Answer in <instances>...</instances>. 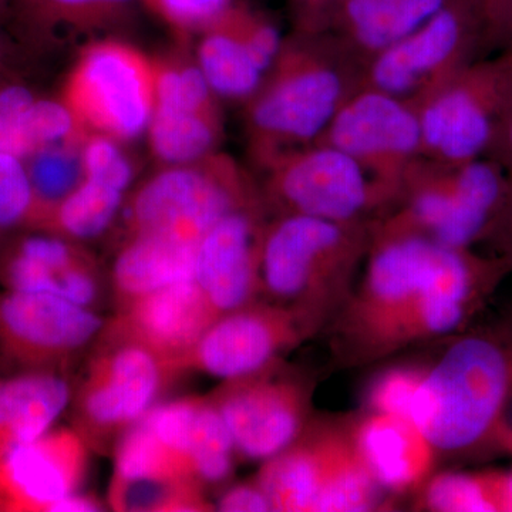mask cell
I'll return each mask as SVG.
<instances>
[{"label":"cell","instance_id":"1","mask_svg":"<svg viewBox=\"0 0 512 512\" xmlns=\"http://www.w3.org/2000/svg\"><path fill=\"white\" fill-rule=\"evenodd\" d=\"M362 279L333 318L343 366H363L417 343L456 336L510 264L413 231L373 224Z\"/></svg>","mask_w":512,"mask_h":512},{"label":"cell","instance_id":"2","mask_svg":"<svg viewBox=\"0 0 512 512\" xmlns=\"http://www.w3.org/2000/svg\"><path fill=\"white\" fill-rule=\"evenodd\" d=\"M363 63L336 37L303 30L285 40L264 83L245 103L249 156L259 170L318 144L342 104L359 89Z\"/></svg>","mask_w":512,"mask_h":512},{"label":"cell","instance_id":"3","mask_svg":"<svg viewBox=\"0 0 512 512\" xmlns=\"http://www.w3.org/2000/svg\"><path fill=\"white\" fill-rule=\"evenodd\" d=\"M511 392L512 336L495 330L457 333L427 366L410 419L439 456H467L495 447Z\"/></svg>","mask_w":512,"mask_h":512},{"label":"cell","instance_id":"4","mask_svg":"<svg viewBox=\"0 0 512 512\" xmlns=\"http://www.w3.org/2000/svg\"><path fill=\"white\" fill-rule=\"evenodd\" d=\"M372 231L373 224L275 215L262 239L259 299L296 313L318 333L355 288Z\"/></svg>","mask_w":512,"mask_h":512},{"label":"cell","instance_id":"5","mask_svg":"<svg viewBox=\"0 0 512 512\" xmlns=\"http://www.w3.org/2000/svg\"><path fill=\"white\" fill-rule=\"evenodd\" d=\"M511 192L510 178L491 158L446 165L421 157L386 221L447 247L471 248L491 237Z\"/></svg>","mask_w":512,"mask_h":512},{"label":"cell","instance_id":"6","mask_svg":"<svg viewBox=\"0 0 512 512\" xmlns=\"http://www.w3.org/2000/svg\"><path fill=\"white\" fill-rule=\"evenodd\" d=\"M256 483L281 512L375 511L382 500L349 423L312 421L295 443L264 461Z\"/></svg>","mask_w":512,"mask_h":512},{"label":"cell","instance_id":"7","mask_svg":"<svg viewBox=\"0 0 512 512\" xmlns=\"http://www.w3.org/2000/svg\"><path fill=\"white\" fill-rule=\"evenodd\" d=\"M262 198L275 215L376 224L396 207L400 191L359 161L326 144L295 151L264 171Z\"/></svg>","mask_w":512,"mask_h":512},{"label":"cell","instance_id":"8","mask_svg":"<svg viewBox=\"0 0 512 512\" xmlns=\"http://www.w3.org/2000/svg\"><path fill=\"white\" fill-rule=\"evenodd\" d=\"M261 197L231 157L212 153L150 178L128 205V228L131 235H171L200 244L222 217Z\"/></svg>","mask_w":512,"mask_h":512},{"label":"cell","instance_id":"9","mask_svg":"<svg viewBox=\"0 0 512 512\" xmlns=\"http://www.w3.org/2000/svg\"><path fill=\"white\" fill-rule=\"evenodd\" d=\"M512 94V49L473 60L417 101L423 157L446 165L487 156Z\"/></svg>","mask_w":512,"mask_h":512},{"label":"cell","instance_id":"10","mask_svg":"<svg viewBox=\"0 0 512 512\" xmlns=\"http://www.w3.org/2000/svg\"><path fill=\"white\" fill-rule=\"evenodd\" d=\"M63 103L89 133L134 140L153 117L154 62L126 43H93L80 53L67 77Z\"/></svg>","mask_w":512,"mask_h":512},{"label":"cell","instance_id":"11","mask_svg":"<svg viewBox=\"0 0 512 512\" xmlns=\"http://www.w3.org/2000/svg\"><path fill=\"white\" fill-rule=\"evenodd\" d=\"M487 29L471 0H453L429 22L365 64L359 87L417 103L476 60Z\"/></svg>","mask_w":512,"mask_h":512},{"label":"cell","instance_id":"12","mask_svg":"<svg viewBox=\"0 0 512 512\" xmlns=\"http://www.w3.org/2000/svg\"><path fill=\"white\" fill-rule=\"evenodd\" d=\"M313 380L284 362L222 384L211 402L221 413L237 456L252 461L275 457L312 423Z\"/></svg>","mask_w":512,"mask_h":512},{"label":"cell","instance_id":"13","mask_svg":"<svg viewBox=\"0 0 512 512\" xmlns=\"http://www.w3.org/2000/svg\"><path fill=\"white\" fill-rule=\"evenodd\" d=\"M319 144L349 154L402 194L404 177L423 157L417 104L359 87L330 121Z\"/></svg>","mask_w":512,"mask_h":512},{"label":"cell","instance_id":"14","mask_svg":"<svg viewBox=\"0 0 512 512\" xmlns=\"http://www.w3.org/2000/svg\"><path fill=\"white\" fill-rule=\"evenodd\" d=\"M116 340L90 367L76 397V416L87 439L103 441L130 429L154 407L170 366L116 330Z\"/></svg>","mask_w":512,"mask_h":512},{"label":"cell","instance_id":"15","mask_svg":"<svg viewBox=\"0 0 512 512\" xmlns=\"http://www.w3.org/2000/svg\"><path fill=\"white\" fill-rule=\"evenodd\" d=\"M93 309L55 293L0 291V357L28 370H50L103 336Z\"/></svg>","mask_w":512,"mask_h":512},{"label":"cell","instance_id":"16","mask_svg":"<svg viewBox=\"0 0 512 512\" xmlns=\"http://www.w3.org/2000/svg\"><path fill=\"white\" fill-rule=\"evenodd\" d=\"M315 335L296 313L258 299L215 320L185 359L183 369L194 367L224 382L242 379L282 362Z\"/></svg>","mask_w":512,"mask_h":512},{"label":"cell","instance_id":"17","mask_svg":"<svg viewBox=\"0 0 512 512\" xmlns=\"http://www.w3.org/2000/svg\"><path fill=\"white\" fill-rule=\"evenodd\" d=\"M266 211L264 198L248 202L222 217L198 244L194 279L218 318L259 299Z\"/></svg>","mask_w":512,"mask_h":512},{"label":"cell","instance_id":"18","mask_svg":"<svg viewBox=\"0 0 512 512\" xmlns=\"http://www.w3.org/2000/svg\"><path fill=\"white\" fill-rule=\"evenodd\" d=\"M217 319L200 285L195 279H188L121 309L116 330L153 350L171 369L180 370L198 340Z\"/></svg>","mask_w":512,"mask_h":512},{"label":"cell","instance_id":"19","mask_svg":"<svg viewBox=\"0 0 512 512\" xmlns=\"http://www.w3.org/2000/svg\"><path fill=\"white\" fill-rule=\"evenodd\" d=\"M349 427L357 453L387 495L417 493L433 476L439 453L410 417L365 410Z\"/></svg>","mask_w":512,"mask_h":512},{"label":"cell","instance_id":"20","mask_svg":"<svg viewBox=\"0 0 512 512\" xmlns=\"http://www.w3.org/2000/svg\"><path fill=\"white\" fill-rule=\"evenodd\" d=\"M43 232L5 249L0 256V284L6 289L55 293L93 309L100 301L101 279L89 256L70 239Z\"/></svg>","mask_w":512,"mask_h":512},{"label":"cell","instance_id":"21","mask_svg":"<svg viewBox=\"0 0 512 512\" xmlns=\"http://www.w3.org/2000/svg\"><path fill=\"white\" fill-rule=\"evenodd\" d=\"M86 467L82 437L72 431L45 434L9 448L0 457V487L19 507L50 511L76 493Z\"/></svg>","mask_w":512,"mask_h":512},{"label":"cell","instance_id":"22","mask_svg":"<svg viewBox=\"0 0 512 512\" xmlns=\"http://www.w3.org/2000/svg\"><path fill=\"white\" fill-rule=\"evenodd\" d=\"M453 0H342L330 35L356 59H370L412 35Z\"/></svg>","mask_w":512,"mask_h":512},{"label":"cell","instance_id":"23","mask_svg":"<svg viewBox=\"0 0 512 512\" xmlns=\"http://www.w3.org/2000/svg\"><path fill=\"white\" fill-rule=\"evenodd\" d=\"M198 244L160 234L130 235L111 269L121 309L177 282L194 279Z\"/></svg>","mask_w":512,"mask_h":512},{"label":"cell","instance_id":"24","mask_svg":"<svg viewBox=\"0 0 512 512\" xmlns=\"http://www.w3.org/2000/svg\"><path fill=\"white\" fill-rule=\"evenodd\" d=\"M72 397L70 383L53 370H28L0 382V457L45 436Z\"/></svg>","mask_w":512,"mask_h":512},{"label":"cell","instance_id":"25","mask_svg":"<svg viewBox=\"0 0 512 512\" xmlns=\"http://www.w3.org/2000/svg\"><path fill=\"white\" fill-rule=\"evenodd\" d=\"M197 62L212 92L225 100L248 103L265 80L242 35L238 9L204 30Z\"/></svg>","mask_w":512,"mask_h":512},{"label":"cell","instance_id":"26","mask_svg":"<svg viewBox=\"0 0 512 512\" xmlns=\"http://www.w3.org/2000/svg\"><path fill=\"white\" fill-rule=\"evenodd\" d=\"M148 134L158 160L170 167L194 163L210 156L221 143V113L154 109Z\"/></svg>","mask_w":512,"mask_h":512},{"label":"cell","instance_id":"27","mask_svg":"<svg viewBox=\"0 0 512 512\" xmlns=\"http://www.w3.org/2000/svg\"><path fill=\"white\" fill-rule=\"evenodd\" d=\"M123 200L124 191L119 188L84 178L83 183L60 202L37 229L70 241L100 237L116 220Z\"/></svg>","mask_w":512,"mask_h":512},{"label":"cell","instance_id":"28","mask_svg":"<svg viewBox=\"0 0 512 512\" xmlns=\"http://www.w3.org/2000/svg\"><path fill=\"white\" fill-rule=\"evenodd\" d=\"M82 146H55L43 148L33 154L28 165L35 204H33L30 228H39L60 202L84 180Z\"/></svg>","mask_w":512,"mask_h":512},{"label":"cell","instance_id":"29","mask_svg":"<svg viewBox=\"0 0 512 512\" xmlns=\"http://www.w3.org/2000/svg\"><path fill=\"white\" fill-rule=\"evenodd\" d=\"M140 480H195V477L188 464L171 453L138 420L124 433L117 448L113 481Z\"/></svg>","mask_w":512,"mask_h":512},{"label":"cell","instance_id":"30","mask_svg":"<svg viewBox=\"0 0 512 512\" xmlns=\"http://www.w3.org/2000/svg\"><path fill=\"white\" fill-rule=\"evenodd\" d=\"M188 457L200 484H222L232 476L237 451L227 424L211 400L198 404Z\"/></svg>","mask_w":512,"mask_h":512},{"label":"cell","instance_id":"31","mask_svg":"<svg viewBox=\"0 0 512 512\" xmlns=\"http://www.w3.org/2000/svg\"><path fill=\"white\" fill-rule=\"evenodd\" d=\"M416 507L433 512H498L493 473L444 471L420 488Z\"/></svg>","mask_w":512,"mask_h":512},{"label":"cell","instance_id":"32","mask_svg":"<svg viewBox=\"0 0 512 512\" xmlns=\"http://www.w3.org/2000/svg\"><path fill=\"white\" fill-rule=\"evenodd\" d=\"M111 505L120 511H205L195 480L113 481Z\"/></svg>","mask_w":512,"mask_h":512},{"label":"cell","instance_id":"33","mask_svg":"<svg viewBox=\"0 0 512 512\" xmlns=\"http://www.w3.org/2000/svg\"><path fill=\"white\" fill-rule=\"evenodd\" d=\"M133 0H16L29 28L52 30L101 28L126 10Z\"/></svg>","mask_w":512,"mask_h":512},{"label":"cell","instance_id":"34","mask_svg":"<svg viewBox=\"0 0 512 512\" xmlns=\"http://www.w3.org/2000/svg\"><path fill=\"white\" fill-rule=\"evenodd\" d=\"M156 104L154 109L215 111L220 110L197 63L183 55L154 62Z\"/></svg>","mask_w":512,"mask_h":512},{"label":"cell","instance_id":"35","mask_svg":"<svg viewBox=\"0 0 512 512\" xmlns=\"http://www.w3.org/2000/svg\"><path fill=\"white\" fill-rule=\"evenodd\" d=\"M33 204L28 165L18 156L0 153V244L16 229L29 225Z\"/></svg>","mask_w":512,"mask_h":512},{"label":"cell","instance_id":"36","mask_svg":"<svg viewBox=\"0 0 512 512\" xmlns=\"http://www.w3.org/2000/svg\"><path fill=\"white\" fill-rule=\"evenodd\" d=\"M427 365H396L379 373L366 392L367 412L410 417L413 397L426 375Z\"/></svg>","mask_w":512,"mask_h":512},{"label":"cell","instance_id":"37","mask_svg":"<svg viewBox=\"0 0 512 512\" xmlns=\"http://www.w3.org/2000/svg\"><path fill=\"white\" fill-rule=\"evenodd\" d=\"M84 178L109 184L126 192L133 178V168L116 140L103 134L89 133L82 143Z\"/></svg>","mask_w":512,"mask_h":512},{"label":"cell","instance_id":"38","mask_svg":"<svg viewBox=\"0 0 512 512\" xmlns=\"http://www.w3.org/2000/svg\"><path fill=\"white\" fill-rule=\"evenodd\" d=\"M168 25L192 32L214 25L231 9V0H144Z\"/></svg>","mask_w":512,"mask_h":512},{"label":"cell","instance_id":"39","mask_svg":"<svg viewBox=\"0 0 512 512\" xmlns=\"http://www.w3.org/2000/svg\"><path fill=\"white\" fill-rule=\"evenodd\" d=\"M218 511L266 512L274 511L265 491L255 484H241L228 488L217 503Z\"/></svg>","mask_w":512,"mask_h":512},{"label":"cell","instance_id":"40","mask_svg":"<svg viewBox=\"0 0 512 512\" xmlns=\"http://www.w3.org/2000/svg\"><path fill=\"white\" fill-rule=\"evenodd\" d=\"M485 157L491 158L503 167L512 185V94L495 130L493 144Z\"/></svg>","mask_w":512,"mask_h":512},{"label":"cell","instance_id":"41","mask_svg":"<svg viewBox=\"0 0 512 512\" xmlns=\"http://www.w3.org/2000/svg\"><path fill=\"white\" fill-rule=\"evenodd\" d=\"M491 237L497 241L501 258H504L512 268V192L510 201H508Z\"/></svg>","mask_w":512,"mask_h":512},{"label":"cell","instance_id":"42","mask_svg":"<svg viewBox=\"0 0 512 512\" xmlns=\"http://www.w3.org/2000/svg\"><path fill=\"white\" fill-rule=\"evenodd\" d=\"M491 473H493L498 512H512V470H491Z\"/></svg>","mask_w":512,"mask_h":512},{"label":"cell","instance_id":"43","mask_svg":"<svg viewBox=\"0 0 512 512\" xmlns=\"http://www.w3.org/2000/svg\"><path fill=\"white\" fill-rule=\"evenodd\" d=\"M476 5L481 18L484 20L490 40H495V29H497L498 18L503 9L504 0H471Z\"/></svg>","mask_w":512,"mask_h":512},{"label":"cell","instance_id":"44","mask_svg":"<svg viewBox=\"0 0 512 512\" xmlns=\"http://www.w3.org/2000/svg\"><path fill=\"white\" fill-rule=\"evenodd\" d=\"M100 504L93 498L76 493L67 495L59 503L53 505L52 510L56 512H93L100 511Z\"/></svg>","mask_w":512,"mask_h":512},{"label":"cell","instance_id":"45","mask_svg":"<svg viewBox=\"0 0 512 512\" xmlns=\"http://www.w3.org/2000/svg\"><path fill=\"white\" fill-rule=\"evenodd\" d=\"M495 40L504 43L505 49H512V0H504L495 29Z\"/></svg>","mask_w":512,"mask_h":512},{"label":"cell","instance_id":"46","mask_svg":"<svg viewBox=\"0 0 512 512\" xmlns=\"http://www.w3.org/2000/svg\"><path fill=\"white\" fill-rule=\"evenodd\" d=\"M6 50L5 46H3L2 37H0V69L3 67V60H5Z\"/></svg>","mask_w":512,"mask_h":512},{"label":"cell","instance_id":"47","mask_svg":"<svg viewBox=\"0 0 512 512\" xmlns=\"http://www.w3.org/2000/svg\"><path fill=\"white\" fill-rule=\"evenodd\" d=\"M299 2L305 3V5H320L325 0H299Z\"/></svg>","mask_w":512,"mask_h":512},{"label":"cell","instance_id":"48","mask_svg":"<svg viewBox=\"0 0 512 512\" xmlns=\"http://www.w3.org/2000/svg\"><path fill=\"white\" fill-rule=\"evenodd\" d=\"M9 2L10 0H0V12H2V9L5 8V6L8 5Z\"/></svg>","mask_w":512,"mask_h":512},{"label":"cell","instance_id":"49","mask_svg":"<svg viewBox=\"0 0 512 512\" xmlns=\"http://www.w3.org/2000/svg\"><path fill=\"white\" fill-rule=\"evenodd\" d=\"M503 450H507V451H510V453H512V443L511 444H508V446H505L503 448Z\"/></svg>","mask_w":512,"mask_h":512}]
</instances>
